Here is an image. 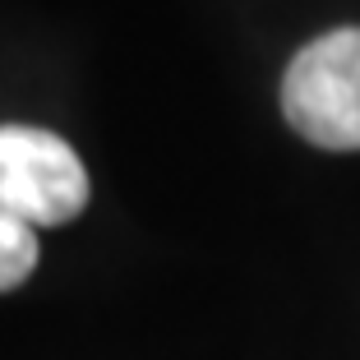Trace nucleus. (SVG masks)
<instances>
[{
    "label": "nucleus",
    "mask_w": 360,
    "mask_h": 360,
    "mask_svg": "<svg viewBox=\"0 0 360 360\" xmlns=\"http://www.w3.org/2000/svg\"><path fill=\"white\" fill-rule=\"evenodd\" d=\"M282 111L319 148H360V28L323 32L286 65Z\"/></svg>",
    "instance_id": "nucleus-1"
},
{
    "label": "nucleus",
    "mask_w": 360,
    "mask_h": 360,
    "mask_svg": "<svg viewBox=\"0 0 360 360\" xmlns=\"http://www.w3.org/2000/svg\"><path fill=\"white\" fill-rule=\"evenodd\" d=\"M88 203V171L65 139L0 125V208L28 226H60Z\"/></svg>",
    "instance_id": "nucleus-2"
},
{
    "label": "nucleus",
    "mask_w": 360,
    "mask_h": 360,
    "mask_svg": "<svg viewBox=\"0 0 360 360\" xmlns=\"http://www.w3.org/2000/svg\"><path fill=\"white\" fill-rule=\"evenodd\" d=\"M32 268H37V236H32V226L0 208V291L19 286Z\"/></svg>",
    "instance_id": "nucleus-3"
}]
</instances>
